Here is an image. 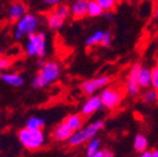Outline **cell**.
<instances>
[{
	"label": "cell",
	"mask_w": 158,
	"mask_h": 157,
	"mask_svg": "<svg viewBox=\"0 0 158 157\" xmlns=\"http://www.w3.org/2000/svg\"><path fill=\"white\" fill-rule=\"evenodd\" d=\"M85 1H87V2H89V1H91V0H85Z\"/></svg>",
	"instance_id": "obj_35"
},
{
	"label": "cell",
	"mask_w": 158,
	"mask_h": 157,
	"mask_svg": "<svg viewBox=\"0 0 158 157\" xmlns=\"http://www.w3.org/2000/svg\"><path fill=\"white\" fill-rule=\"evenodd\" d=\"M103 34H104V31H102V30H97V31H94L90 36L87 37L86 45L89 47L96 46V45H100L101 44L102 37H103Z\"/></svg>",
	"instance_id": "obj_20"
},
{
	"label": "cell",
	"mask_w": 158,
	"mask_h": 157,
	"mask_svg": "<svg viewBox=\"0 0 158 157\" xmlns=\"http://www.w3.org/2000/svg\"><path fill=\"white\" fill-rule=\"evenodd\" d=\"M141 99L145 104H155L158 102V91L152 87L144 89L141 93Z\"/></svg>",
	"instance_id": "obj_17"
},
{
	"label": "cell",
	"mask_w": 158,
	"mask_h": 157,
	"mask_svg": "<svg viewBox=\"0 0 158 157\" xmlns=\"http://www.w3.org/2000/svg\"><path fill=\"white\" fill-rule=\"evenodd\" d=\"M73 131L69 129V126L65 122L59 123L56 128L54 129L52 133V138H54L56 142H68L70 136L73 135Z\"/></svg>",
	"instance_id": "obj_12"
},
{
	"label": "cell",
	"mask_w": 158,
	"mask_h": 157,
	"mask_svg": "<svg viewBox=\"0 0 158 157\" xmlns=\"http://www.w3.org/2000/svg\"><path fill=\"white\" fill-rule=\"evenodd\" d=\"M153 19L155 21V23L158 24V0L155 2L153 8Z\"/></svg>",
	"instance_id": "obj_28"
},
{
	"label": "cell",
	"mask_w": 158,
	"mask_h": 157,
	"mask_svg": "<svg viewBox=\"0 0 158 157\" xmlns=\"http://www.w3.org/2000/svg\"><path fill=\"white\" fill-rule=\"evenodd\" d=\"M91 157H103V151H98L97 153H94V155H92Z\"/></svg>",
	"instance_id": "obj_33"
},
{
	"label": "cell",
	"mask_w": 158,
	"mask_h": 157,
	"mask_svg": "<svg viewBox=\"0 0 158 157\" xmlns=\"http://www.w3.org/2000/svg\"><path fill=\"white\" fill-rule=\"evenodd\" d=\"M99 5L101 6V8L106 11H113L118 6V0H96Z\"/></svg>",
	"instance_id": "obj_23"
},
{
	"label": "cell",
	"mask_w": 158,
	"mask_h": 157,
	"mask_svg": "<svg viewBox=\"0 0 158 157\" xmlns=\"http://www.w3.org/2000/svg\"><path fill=\"white\" fill-rule=\"evenodd\" d=\"M152 88L158 91V65L152 67Z\"/></svg>",
	"instance_id": "obj_25"
},
{
	"label": "cell",
	"mask_w": 158,
	"mask_h": 157,
	"mask_svg": "<svg viewBox=\"0 0 158 157\" xmlns=\"http://www.w3.org/2000/svg\"><path fill=\"white\" fill-rule=\"evenodd\" d=\"M151 153H152V157H158V148L151 151Z\"/></svg>",
	"instance_id": "obj_34"
},
{
	"label": "cell",
	"mask_w": 158,
	"mask_h": 157,
	"mask_svg": "<svg viewBox=\"0 0 158 157\" xmlns=\"http://www.w3.org/2000/svg\"><path fill=\"white\" fill-rule=\"evenodd\" d=\"M45 120L44 119L37 118V117H31L25 123V128L29 130H41L44 128Z\"/></svg>",
	"instance_id": "obj_22"
},
{
	"label": "cell",
	"mask_w": 158,
	"mask_h": 157,
	"mask_svg": "<svg viewBox=\"0 0 158 157\" xmlns=\"http://www.w3.org/2000/svg\"><path fill=\"white\" fill-rule=\"evenodd\" d=\"M37 27H39L37 18L32 13H27L15 23L13 36L15 40H22L24 36H30L36 33Z\"/></svg>",
	"instance_id": "obj_5"
},
{
	"label": "cell",
	"mask_w": 158,
	"mask_h": 157,
	"mask_svg": "<svg viewBox=\"0 0 158 157\" xmlns=\"http://www.w3.org/2000/svg\"><path fill=\"white\" fill-rule=\"evenodd\" d=\"M0 79L12 87H21L24 83V79L19 73H2L0 75Z\"/></svg>",
	"instance_id": "obj_15"
},
{
	"label": "cell",
	"mask_w": 158,
	"mask_h": 157,
	"mask_svg": "<svg viewBox=\"0 0 158 157\" xmlns=\"http://www.w3.org/2000/svg\"><path fill=\"white\" fill-rule=\"evenodd\" d=\"M46 20H47V25H48V28L51 30H54V31L62 29L65 24V21H66L64 18H62L60 15H57L54 10L51 11V12L47 15Z\"/></svg>",
	"instance_id": "obj_16"
},
{
	"label": "cell",
	"mask_w": 158,
	"mask_h": 157,
	"mask_svg": "<svg viewBox=\"0 0 158 157\" xmlns=\"http://www.w3.org/2000/svg\"><path fill=\"white\" fill-rule=\"evenodd\" d=\"M84 119L85 117L82 116L81 113H73V114H69L65 119L64 122L68 125L69 129L73 132H76V131L80 130L84 126Z\"/></svg>",
	"instance_id": "obj_14"
},
{
	"label": "cell",
	"mask_w": 158,
	"mask_h": 157,
	"mask_svg": "<svg viewBox=\"0 0 158 157\" xmlns=\"http://www.w3.org/2000/svg\"><path fill=\"white\" fill-rule=\"evenodd\" d=\"M64 0H44V2L48 6H57V5H60Z\"/></svg>",
	"instance_id": "obj_29"
},
{
	"label": "cell",
	"mask_w": 158,
	"mask_h": 157,
	"mask_svg": "<svg viewBox=\"0 0 158 157\" xmlns=\"http://www.w3.org/2000/svg\"><path fill=\"white\" fill-rule=\"evenodd\" d=\"M70 15L75 20H81L88 15V2L85 0H75L70 6Z\"/></svg>",
	"instance_id": "obj_11"
},
{
	"label": "cell",
	"mask_w": 158,
	"mask_h": 157,
	"mask_svg": "<svg viewBox=\"0 0 158 157\" xmlns=\"http://www.w3.org/2000/svg\"><path fill=\"white\" fill-rule=\"evenodd\" d=\"M112 43V32L111 31H104V34L103 37H102V41H101V46L103 47H109L111 45Z\"/></svg>",
	"instance_id": "obj_26"
},
{
	"label": "cell",
	"mask_w": 158,
	"mask_h": 157,
	"mask_svg": "<svg viewBox=\"0 0 158 157\" xmlns=\"http://www.w3.org/2000/svg\"><path fill=\"white\" fill-rule=\"evenodd\" d=\"M100 146H101V142L100 138H91L87 143V148H86V155L87 157H91L94 153H97L98 151H100Z\"/></svg>",
	"instance_id": "obj_21"
},
{
	"label": "cell",
	"mask_w": 158,
	"mask_h": 157,
	"mask_svg": "<svg viewBox=\"0 0 158 157\" xmlns=\"http://www.w3.org/2000/svg\"><path fill=\"white\" fill-rule=\"evenodd\" d=\"M104 10L101 8V6L97 2L96 0H91L88 2V15L90 18H98L103 15Z\"/></svg>",
	"instance_id": "obj_19"
},
{
	"label": "cell",
	"mask_w": 158,
	"mask_h": 157,
	"mask_svg": "<svg viewBox=\"0 0 158 157\" xmlns=\"http://www.w3.org/2000/svg\"><path fill=\"white\" fill-rule=\"evenodd\" d=\"M19 142L29 151L40 150L44 145L45 135L42 130H29L23 128L18 132Z\"/></svg>",
	"instance_id": "obj_3"
},
{
	"label": "cell",
	"mask_w": 158,
	"mask_h": 157,
	"mask_svg": "<svg viewBox=\"0 0 158 157\" xmlns=\"http://www.w3.org/2000/svg\"><path fill=\"white\" fill-rule=\"evenodd\" d=\"M60 76V67L54 61H47L40 66V70L33 78L32 86L36 89H42L52 85Z\"/></svg>",
	"instance_id": "obj_1"
},
{
	"label": "cell",
	"mask_w": 158,
	"mask_h": 157,
	"mask_svg": "<svg viewBox=\"0 0 158 157\" xmlns=\"http://www.w3.org/2000/svg\"><path fill=\"white\" fill-rule=\"evenodd\" d=\"M133 147L136 153L141 154L143 152L148 151V140L144 134H137L133 140Z\"/></svg>",
	"instance_id": "obj_18"
},
{
	"label": "cell",
	"mask_w": 158,
	"mask_h": 157,
	"mask_svg": "<svg viewBox=\"0 0 158 157\" xmlns=\"http://www.w3.org/2000/svg\"><path fill=\"white\" fill-rule=\"evenodd\" d=\"M102 108H103V106H102L100 97L97 96V95H94V96L89 97L84 102V104L81 106V109H80V113H81L85 118H88V117L98 112Z\"/></svg>",
	"instance_id": "obj_9"
},
{
	"label": "cell",
	"mask_w": 158,
	"mask_h": 157,
	"mask_svg": "<svg viewBox=\"0 0 158 157\" xmlns=\"http://www.w3.org/2000/svg\"><path fill=\"white\" fill-rule=\"evenodd\" d=\"M11 66V61L6 57H0V70H5Z\"/></svg>",
	"instance_id": "obj_27"
},
{
	"label": "cell",
	"mask_w": 158,
	"mask_h": 157,
	"mask_svg": "<svg viewBox=\"0 0 158 157\" xmlns=\"http://www.w3.org/2000/svg\"><path fill=\"white\" fill-rule=\"evenodd\" d=\"M27 15V7L23 2L21 1H15L11 3L9 7V11H8V18L11 22L17 23L21 18H23Z\"/></svg>",
	"instance_id": "obj_10"
},
{
	"label": "cell",
	"mask_w": 158,
	"mask_h": 157,
	"mask_svg": "<svg viewBox=\"0 0 158 157\" xmlns=\"http://www.w3.org/2000/svg\"><path fill=\"white\" fill-rule=\"evenodd\" d=\"M46 35L43 32H36L27 36L24 51L27 56L44 57L46 55Z\"/></svg>",
	"instance_id": "obj_6"
},
{
	"label": "cell",
	"mask_w": 158,
	"mask_h": 157,
	"mask_svg": "<svg viewBox=\"0 0 158 157\" xmlns=\"http://www.w3.org/2000/svg\"><path fill=\"white\" fill-rule=\"evenodd\" d=\"M104 128V121L103 120H98L94 122L89 123L86 126H82L80 130L76 131L73 133L70 138L68 140V144L73 147H77L82 144L88 143L91 138H96L102 129Z\"/></svg>",
	"instance_id": "obj_2"
},
{
	"label": "cell",
	"mask_w": 158,
	"mask_h": 157,
	"mask_svg": "<svg viewBox=\"0 0 158 157\" xmlns=\"http://www.w3.org/2000/svg\"><path fill=\"white\" fill-rule=\"evenodd\" d=\"M99 97L101 99L103 108L108 110H115L121 106L124 99V93L120 87L109 85L100 91Z\"/></svg>",
	"instance_id": "obj_4"
},
{
	"label": "cell",
	"mask_w": 158,
	"mask_h": 157,
	"mask_svg": "<svg viewBox=\"0 0 158 157\" xmlns=\"http://www.w3.org/2000/svg\"><path fill=\"white\" fill-rule=\"evenodd\" d=\"M137 83L141 89H147L152 87V68L141 66L137 71Z\"/></svg>",
	"instance_id": "obj_13"
},
{
	"label": "cell",
	"mask_w": 158,
	"mask_h": 157,
	"mask_svg": "<svg viewBox=\"0 0 158 157\" xmlns=\"http://www.w3.org/2000/svg\"><path fill=\"white\" fill-rule=\"evenodd\" d=\"M54 11L58 15H60L62 18H64L65 20H66L67 18L70 15V7H69V6H67V5H63V3H60V5H57L56 8L54 9Z\"/></svg>",
	"instance_id": "obj_24"
},
{
	"label": "cell",
	"mask_w": 158,
	"mask_h": 157,
	"mask_svg": "<svg viewBox=\"0 0 158 157\" xmlns=\"http://www.w3.org/2000/svg\"><path fill=\"white\" fill-rule=\"evenodd\" d=\"M103 17L108 20H111L112 18H113V11H106V12L103 13Z\"/></svg>",
	"instance_id": "obj_31"
},
{
	"label": "cell",
	"mask_w": 158,
	"mask_h": 157,
	"mask_svg": "<svg viewBox=\"0 0 158 157\" xmlns=\"http://www.w3.org/2000/svg\"><path fill=\"white\" fill-rule=\"evenodd\" d=\"M138 157H152V153L151 151H146V152L141 153Z\"/></svg>",
	"instance_id": "obj_32"
},
{
	"label": "cell",
	"mask_w": 158,
	"mask_h": 157,
	"mask_svg": "<svg viewBox=\"0 0 158 157\" xmlns=\"http://www.w3.org/2000/svg\"><path fill=\"white\" fill-rule=\"evenodd\" d=\"M142 65L139 63H135V64L132 65V67L128 70V74L126 76V80H125V90L126 93L128 96L133 97H137L139 95V91H141V88L138 86L137 83V71L139 69Z\"/></svg>",
	"instance_id": "obj_8"
},
{
	"label": "cell",
	"mask_w": 158,
	"mask_h": 157,
	"mask_svg": "<svg viewBox=\"0 0 158 157\" xmlns=\"http://www.w3.org/2000/svg\"><path fill=\"white\" fill-rule=\"evenodd\" d=\"M111 77L103 75V76H98L94 78L87 79L80 83V89L86 96H94V93L99 90H102L104 87L109 86L111 83Z\"/></svg>",
	"instance_id": "obj_7"
},
{
	"label": "cell",
	"mask_w": 158,
	"mask_h": 157,
	"mask_svg": "<svg viewBox=\"0 0 158 157\" xmlns=\"http://www.w3.org/2000/svg\"><path fill=\"white\" fill-rule=\"evenodd\" d=\"M103 157H114V154L111 150L106 148V150H103Z\"/></svg>",
	"instance_id": "obj_30"
}]
</instances>
